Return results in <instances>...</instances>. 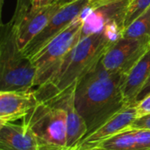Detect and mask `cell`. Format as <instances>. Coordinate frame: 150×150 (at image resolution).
Wrapping results in <instances>:
<instances>
[{"label": "cell", "mask_w": 150, "mask_h": 150, "mask_svg": "<svg viewBox=\"0 0 150 150\" xmlns=\"http://www.w3.org/2000/svg\"><path fill=\"white\" fill-rule=\"evenodd\" d=\"M126 77L125 73L105 69L100 59L76 82L74 105L87 126L83 139L127 105L122 94Z\"/></svg>", "instance_id": "obj_1"}, {"label": "cell", "mask_w": 150, "mask_h": 150, "mask_svg": "<svg viewBox=\"0 0 150 150\" xmlns=\"http://www.w3.org/2000/svg\"><path fill=\"white\" fill-rule=\"evenodd\" d=\"M123 30V24L113 23L81 40L64 57L51 81L34 91L38 100L47 101L73 89L76 82L122 36Z\"/></svg>", "instance_id": "obj_2"}, {"label": "cell", "mask_w": 150, "mask_h": 150, "mask_svg": "<svg viewBox=\"0 0 150 150\" xmlns=\"http://www.w3.org/2000/svg\"><path fill=\"white\" fill-rule=\"evenodd\" d=\"M36 68L18 47L11 21L1 25L0 91L31 92L34 91Z\"/></svg>", "instance_id": "obj_3"}, {"label": "cell", "mask_w": 150, "mask_h": 150, "mask_svg": "<svg viewBox=\"0 0 150 150\" xmlns=\"http://www.w3.org/2000/svg\"><path fill=\"white\" fill-rule=\"evenodd\" d=\"M44 146H67V112L62 96L39 103L21 120Z\"/></svg>", "instance_id": "obj_4"}, {"label": "cell", "mask_w": 150, "mask_h": 150, "mask_svg": "<svg viewBox=\"0 0 150 150\" xmlns=\"http://www.w3.org/2000/svg\"><path fill=\"white\" fill-rule=\"evenodd\" d=\"M83 23V18L80 16L31 59L36 68L34 91L51 81L60 69L64 57L79 42Z\"/></svg>", "instance_id": "obj_5"}, {"label": "cell", "mask_w": 150, "mask_h": 150, "mask_svg": "<svg viewBox=\"0 0 150 150\" xmlns=\"http://www.w3.org/2000/svg\"><path fill=\"white\" fill-rule=\"evenodd\" d=\"M90 0H76L64 4L48 21L46 26L22 50L32 59L54 37L69 26L86 9Z\"/></svg>", "instance_id": "obj_6"}, {"label": "cell", "mask_w": 150, "mask_h": 150, "mask_svg": "<svg viewBox=\"0 0 150 150\" xmlns=\"http://www.w3.org/2000/svg\"><path fill=\"white\" fill-rule=\"evenodd\" d=\"M130 2L131 0H104L89 4L81 15L83 23L79 34V41L108 25L113 23L124 25Z\"/></svg>", "instance_id": "obj_7"}, {"label": "cell", "mask_w": 150, "mask_h": 150, "mask_svg": "<svg viewBox=\"0 0 150 150\" xmlns=\"http://www.w3.org/2000/svg\"><path fill=\"white\" fill-rule=\"evenodd\" d=\"M150 44V37L133 39L121 36L105 52L101 62L105 69L127 75Z\"/></svg>", "instance_id": "obj_8"}, {"label": "cell", "mask_w": 150, "mask_h": 150, "mask_svg": "<svg viewBox=\"0 0 150 150\" xmlns=\"http://www.w3.org/2000/svg\"><path fill=\"white\" fill-rule=\"evenodd\" d=\"M64 5L61 2L40 6L31 7L29 11L17 23L13 24L18 47L23 50L25 47L46 26L51 18Z\"/></svg>", "instance_id": "obj_9"}, {"label": "cell", "mask_w": 150, "mask_h": 150, "mask_svg": "<svg viewBox=\"0 0 150 150\" xmlns=\"http://www.w3.org/2000/svg\"><path fill=\"white\" fill-rule=\"evenodd\" d=\"M136 117V105H126L112 117H111L101 127L83 139L73 148L76 150H86L93 148L104 141L128 128Z\"/></svg>", "instance_id": "obj_10"}, {"label": "cell", "mask_w": 150, "mask_h": 150, "mask_svg": "<svg viewBox=\"0 0 150 150\" xmlns=\"http://www.w3.org/2000/svg\"><path fill=\"white\" fill-rule=\"evenodd\" d=\"M43 146L23 120L21 123L14 121L0 126V150H41Z\"/></svg>", "instance_id": "obj_11"}, {"label": "cell", "mask_w": 150, "mask_h": 150, "mask_svg": "<svg viewBox=\"0 0 150 150\" xmlns=\"http://www.w3.org/2000/svg\"><path fill=\"white\" fill-rule=\"evenodd\" d=\"M38 103L34 91H0V126L22 120Z\"/></svg>", "instance_id": "obj_12"}, {"label": "cell", "mask_w": 150, "mask_h": 150, "mask_svg": "<svg viewBox=\"0 0 150 150\" xmlns=\"http://www.w3.org/2000/svg\"><path fill=\"white\" fill-rule=\"evenodd\" d=\"M150 76V44L147 50L127 73L122 94L127 105H135V98Z\"/></svg>", "instance_id": "obj_13"}, {"label": "cell", "mask_w": 150, "mask_h": 150, "mask_svg": "<svg viewBox=\"0 0 150 150\" xmlns=\"http://www.w3.org/2000/svg\"><path fill=\"white\" fill-rule=\"evenodd\" d=\"M73 91L74 88L61 95L63 98L64 107L67 112V148L75 147L87 134L86 123L74 105Z\"/></svg>", "instance_id": "obj_14"}, {"label": "cell", "mask_w": 150, "mask_h": 150, "mask_svg": "<svg viewBox=\"0 0 150 150\" xmlns=\"http://www.w3.org/2000/svg\"><path fill=\"white\" fill-rule=\"evenodd\" d=\"M93 148L103 150H136L134 129L127 128Z\"/></svg>", "instance_id": "obj_15"}, {"label": "cell", "mask_w": 150, "mask_h": 150, "mask_svg": "<svg viewBox=\"0 0 150 150\" xmlns=\"http://www.w3.org/2000/svg\"><path fill=\"white\" fill-rule=\"evenodd\" d=\"M122 36L133 39L150 37V8L124 28Z\"/></svg>", "instance_id": "obj_16"}, {"label": "cell", "mask_w": 150, "mask_h": 150, "mask_svg": "<svg viewBox=\"0 0 150 150\" xmlns=\"http://www.w3.org/2000/svg\"><path fill=\"white\" fill-rule=\"evenodd\" d=\"M149 8L150 0H131L126 14L124 27L126 28L127 25H129Z\"/></svg>", "instance_id": "obj_17"}, {"label": "cell", "mask_w": 150, "mask_h": 150, "mask_svg": "<svg viewBox=\"0 0 150 150\" xmlns=\"http://www.w3.org/2000/svg\"><path fill=\"white\" fill-rule=\"evenodd\" d=\"M134 135L136 142V150L150 149L149 129H134Z\"/></svg>", "instance_id": "obj_18"}, {"label": "cell", "mask_w": 150, "mask_h": 150, "mask_svg": "<svg viewBox=\"0 0 150 150\" xmlns=\"http://www.w3.org/2000/svg\"><path fill=\"white\" fill-rule=\"evenodd\" d=\"M32 7V0H17L16 8L11 21L15 25Z\"/></svg>", "instance_id": "obj_19"}, {"label": "cell", "mask_w": 150, "mask_h": 150, "mask_svg": "<svg viewBox=\"0 0 150 150\" xmlns=\"http://www.w3.org/2000/svg\"><path fill=\"white\" fill-rule=\"evenodd\" d=\"M130 129H149L150 130V114L136 118L133 123L129 126Z\"/></svg>", "instance_id": "obj_20"}, {"label": "cell", "mask_w": 150, "mask_h": 150, "mask_svg": "<svg viewBox=\"0 0 150 150\" xmlns=\"http://www.w3.org/2000/svg\"><path fill=\"white\" fill-rule=\"evenodd\" d=\"M136 111H137V117H142L145 115L150 114V94L136 104Z\"/></svg>", "instance_id": "obj_21"}, {"label": "cell", "mask_w": 150, "mask_h": 150, "mask_svg": "<svg viewBox=\"0 0 150 150\" xmlns=\"http://www.w3.org/2000/svg\"><path fill=\"white\" fill-rule=\"evenodd\" d=\"M150 94V76L149 78L147 80V82L145 83V84L143 85V87L141 89V91H140V92L138 93V95H137V97H136V98H135V101H134V103H135V105L136 104H138L140 101H142L143 98H145L147 96H149Z\"/></svg>", "instance_id": "obj_22"}, {"label": "cell", "mask_w": 150, "mask_h": 150, "mask_svg": "<svg viewBox=\"0 0 150 150\" xmlns=\"http://www.w3.org/2000/svg\"><path fill=\"white\" fill-rule=\"evenodd\" d=\"M59 0H32V7L46 6L58 2Z\"/></svg>", "instance_id": "obj_23"}, {"label": "cell", "mask_w": 150, "mask_h": 150, "mask_svg": "<svg viewBox=\"0 0 150 150\" xmlns=\"http://www.w3.org/2000/svg\"><path fill=\"white\" fill-rule=\"evenodd\" d=\"M73 1H76V0H59V2H61V3H62V4H69V3H71V2H73Z\"/></svg>", "instance_id": "obj_24"}, {"label": "cell", "mask_w": 150, "mask_h": 150, "mask_svg": "<svg viewBox=\"0 0 150 150\" xmlns=\"http://www.w3.org/2000/svg\"><path fill=\"white\" fill-rule=\"evenodd\" d=\"M101 1H104V0H90V4H95V3H98Z\"/></svg>", "instance_id": "obj_25"}]
</instances>
